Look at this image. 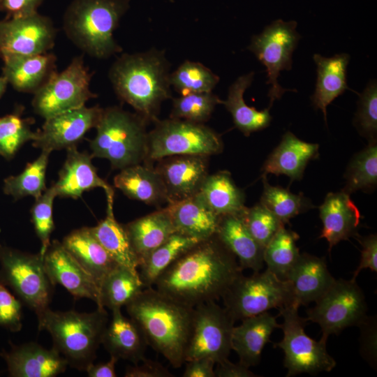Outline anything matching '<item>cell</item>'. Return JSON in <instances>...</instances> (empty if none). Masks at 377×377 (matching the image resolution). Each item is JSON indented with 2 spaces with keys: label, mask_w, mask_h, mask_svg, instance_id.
Wrapping results in <instances>:
<instances>
[{
  "label": "cell",
  "mask_w": 377,
  "mask_h": 377,
  "mask_svg": "<svg viewBox=\"0 0 377 377\" xmlns=\"http://www.w3.org/2000/svg\"><path fill=\"white\" fill-rule=\"evenodd\" d=\"M376 110L377 84L376 80H371L363 92L360 94L358 108L355 119L359 131L371 140H374L377 132Z\"/></svg>",
  "instance_id": "cell-47"
},
{
  "label": "cell",
  "mask_w": 377,
  "mask_h": 377,
  "mask_svg": "<svg viewBox=\"0 0 377 377\" xmlns=\"http://www.w3.org/2000/svg\"><path fill=\"white\" fill-rule=\"evenodd\" d=\"M359 327L361 328L362 337L361 353L364 358L374 364V358H376V329L374 319L367 316Z\"/></svg>",
  "instance_id": "cell-52"
},
{
  "label": "cell",
  "mask_w": 377,
  "mask_h": 377,
  "mask_svg": "<svg viewBox=\"0 0 377 377\" xmlns=\"http://www.w3.org/2000/svg\"><path fill=\"white\" fill-rule=\"evenodd\" d=\"M319 210L323 223L319 238L327 241L329 251L339 242L357 235L361 215L349 193H329Z\"/></svg>",
  "instance_id": "cell-22"
},
{
  "label": "cell",
  "mask_w": 377,
  "mask_h": 377,
  "mask_svg": "<svg viewBox=\"0 0 377 377\" xmlns=\"http://www.w3.org/2000/svg\"><path fill=\"white\" fill-rule=\"evenodd\" d=\"M170 66L164 52L153 48L122 54L108 76L117 96L148 124L158 119L162 103L172 97Z\"/></svg>",
  "instance_id": "cell-3"
},
{
  "label": "cell",
  "mask_w": 377,
  "mask_h": 377,
  "mask_svg": "<svg viewBox=\"0 0 377 377\" xmlns=\"http://www.w3.org/2000/svg\"><path fill=\"white\" fill-rule=\"evenodd\" d=\"M57 29L52 21L38 13L0 20V59L49 52Z\"/></svg>",
  "instance_id": "cell-15"
},
{
  "label": "cell",
  "mask_w": 377,
  "mask_h": 377,
  "mask_svg": "<svg viewBox=\"0 0 377 377\" xmlns=\"http://www.w3.org/2000/svg\"><path fill=\"white\" fill-rule=\"evenodd\" d=\"M197 195L219 216L239 214L246 208L244 194L228 171L208 175Z\"/></svg>",
  "instance_id": "cell-35"
},
{
  "label": "cell",
  "mask_w": 377,
  "mask_h": 377,
  "mask_svg": "<svg viewBox=\"0 0 377 377\" xmlns=\"http://www.w3.org/2000/svg\"><path fill=\"white\" fill-rule=\"evenodd\" d=\"M276 318L266 311L244 318L239 325L233 327L231 348L238 355L240 364L249 368L258 364L272 333L281 328Z\"/></svg>",
  "instance_id": "cell-25"
},
{
  "label": "cell",
  "mask_w": 377,
  "mask_h": 377,
  "mask_svg": "<svg viewBox=\"0 0 377 377\" xmlns=\"http://www.w3.org/2000/svg\"><path fill=\"white\" fill-rule=\"evenodd\" d=\"M145 162L121 170L114 178V186L129 198L149 205L168 203L166 193L158 172Z\"/></svg>",
  "instance_id": "cell-31"
},
{
  "label": "cell",
  "mask_w": 377,
  "mask_h": 377,
  "mask_svg": "<svg viewBox=\"0 0 377 377\" xmlns=\"http://www.w3.org/2000/svg\"><path fill=\"white\" fill-rule=\"evenodd\" d=\"M91 155L80 152L75 147L67 149V157L57 182L53 185L57 196L80 198L85 191L102 188L107 200H114V190L97 174L91 163Z\"/></svg>",
  "instance_id": "cell-20"
},
{
  "label": "cell",
  "mask_w": 377,
  "mask_h": 377,
  "mask_svg": "<svg viewBox=\"0 0 377 377\" xmlns=\"http://www.w3.org/2000/svg\"><path fill=\"white\" fill-rule=\"evenodd\" d=\"M61 243L91 275L99 290L105 277L118 265L94 235L91 228L73 230Z\"/></svg>",
  "instance_id": "cell-29"
},
{
  "label": "cell",
  "mask_w": 377,
  "mask_h": 377,
  "mask_svg": "<svg viewBox=\"0 0 377 377\" xmlns=\"http://www.w3.org/2000/svg\"><path fill=\"white\" fill-rule=\"evenodd\" d=\"M318 144L304 142L287 132L265 162L263 176L286 175L291 181L300 179L309 161L318 155Z\"/></svg>",
  "instance_id": "cell-27"
},
{
  "label": "cell",
  "mask_w": 377,
  "mask_h": 377,
  "mask_svg": "<svg viewBox=\"0 0 377 377\" xmlns=\"http://www.w3.org/2000/svg\"><path fill=\"white\" fill-rule=\"evenodd\" d=\"M165 208L177 232L199 240L216 233L220 216L212 211L198 195L168 203Z\"/></svg>",
  "instance_id": "cell-28"
},
{
  "label": "cell",
  "mask_w": 377,
  "mask_h": 377,
  "mask_svg": "<svg viewBox=\"0 0 377 377\" xmlns=\"http://www.w3.org/2000/svg\"><path fill=\"white\" fill-rule=\"evenodd\" d=\"M57 196L52 185L36 199L31 210L34 230L41 243L39 253L43 257L50 244V236L54 229L52 207L54 200Z\"/></svg>",
  "instance_id": "cell-45"
},
{
  "label": "cell",
  "mask_w": 377,
  "mask_h": 377,
  "mask_svg": "<svg viewBox=\"0 0 377 377\" xmlns=\"http://www.w3.org/2000/svg\"><path fill=\"white\" fill-rule=\"evenodd\" d=\"M92 73L83 56L74 57L62 71L53 74L34 94V112L47 119L62 112L85 105L97 95L90 90Z\"/></svg>",
  "instance_id": "cell-11"
},
{
  "label": "cell",
  "mask_w": 377,
  "mask_h": 377,
  "mask_svg": "<svg viewBox=\"0 0 377 377\" xmlns=\"http://www.w3.org/2000/svg\"><path fill=\"white\" fill-rule=\"evenodd\" d=\"M103 110L98 105H84L45 119L41 129L36 132L34 147L50 153L75 147L91 128L96 126Z\"/></svg>",
  "instance_id": "cell-16"
},
{
  "label": "cell",
  "mask_w": 377,
  "mask_h": 377,
  "mask_svg": "<svg viewBox=\"0 0 377 377\" xmlns=\"http://www.w3.org/2000/svg\"><path fill=\"white\" fill-rule=\"evenodd\" d=\"M148 132L147 154L151 163L177 155L209 156L222 151L221 135L204 124L170 118L158 119Z\"/></svg>",
  "instance_id": "cell-7"
},
{
  "label": "cell",
  "mask_w": 377,
  "mask_h": 377,
  "mask_svg": "<svg viewBox=\"0 0 377 377\" xmlns=\"http://www.w3.org/2000/svg\"><path fill=\"white\" fill-rule=\"evenodd\" d=\"M299 235L282 225L264 249V263L269 270L286 280L300 253L296 242Z\"/></svg>",
  "instance_id": "cell-38"
},
{
  "label": "cell",
  "mask_w": 377,
  "mask_h": 377,
  "mask_svg": "<svg viewBox=\"0 0 377 377\" xmlns=\"http://www.w3.org/2000/svg\"><path fill=\"white\" fill-rule=\"evenodd\" d=\"M45 272L53 286L64 287L75 298H88L101 309L100 290L91 275L57 239L43 256Z\"/></svg>",
  "instance_id": "cell-17"
},
{
  "label": "cell",
  "mask_w": 377,
  "mask_h": 377,
  "mask_svg": "<svg viewBox=\"0 0 377 377\" xmlns=\"http://www.w3.org/2000/svg\"><path fill=\"white\" fill-rule=\"evenodd\" d=\"M241 274L237 258L214 234L184 253L154 285L162 293L194 307L221 298Z\"/></svg>",
  "instance_id": "cell-1"
},
{
  "label": "cell",
  "mask_w": 377,
  "mask_h": 377,
  "mask_svg": "<svg viewBox=\"0 0 377 377\" xmlns=\"http://www.w3.org/2000/svg\"><path fill=\"white\" fill-rule=\"evenodd\" d=\"M200 241L177 232L173 233L140 263L138 270L145 288L154 285L177 258Z\"/></svg>",
  "instance_id": "cell-36"
},
{
  "label": "cell",
  "mask_w": 377,
  "mask_h": 377,
  "mask_svg": "<svg viewBox=\"0 0 377 377\" xmlns=\"http://www.w3.org/2000/svg\"><path fill=\"white\" fill-rule=\"evenodd\" d=\"M298 308L290 304L279 309L283 318L281 325L283 338L275 344V347L283 350V364L288 369L286 376L331 371L335 367L336 362L327 353L326 342L317 341L305 333L307 320L299 316Z\"/></svg>",
  "instance_id": "cell-10"
},
{
  "label": "cell",
  "mask_w": 377,
  "mask_h": 377,
  "mask_svg": "<svg viewBox=\"0 0 377 377\" xmlns=\"http://www.w3.org/2000/svg\"><path fill=\"white\" fill-rule=\"evenodd\" d=\"M155 169L165 187L168 203L196 195L208 176V156L177 155L161 158Z\"/></svg>",
  "instance_id": "cell-18"
},
{
  "label": "cell",
  "mask_w": 377,
  "mask_h": 377,
  "mask_svg": "<svg viewBox=\"0 0 377 377\" xmlns=\"http://www.w3.org/2000/svg\"><path fill=\"white\" fill-rule=\"evenodd\" d=\"M8 81L3 75L0 76V98L5 93L6 88L8 87Z\"/></svg>",
  "instance_id": "cell-56"
},
{
  "label": "cell",
  "mask_w": 377,
  "mask_h": 377,
  "mask_svg": "<svg viewBox=\"0 0 377 377\" xmlns=\"http://www.w3.org/2000/svg\"><path fill=\"white\" fill-rule=\"evenodd\" d=\"M32 119H24L20 113L0 117V155L10 159L27 142L34 141L36 132L31 129Z\"/></svg>",
  "instance_id": "cell-44"
},
{
  "label": "cell",
  "mask_w": 377,
  "mask_h": 377,
  "mask_svg": "<svg viewBox=\"0 0 377 377\" xmlns=\"http://www.w3.org/2000/svg\"><path fill=\"white\" fill-rule=\"evenodd\" d=\"M313 59L316 64L317 79L311 99L313 107L322 110L326 121L327 105L349 89L347 66L350 55L341 53L332 57H325L315 54Z\"/></svg>",
  "instance_id": "cell-30"
},
{
  "label": "cell",
  "mask_w": 377,
  "mask_h": 377,
  "mask_svg": "<svg viewBox=\"0 0 377 377\" xmlns=\"http://www.w3.org/2000/svg\"><path fill=\"white\" fill-rule=\"evenodd\" d=\"M128 7V0H73L64 13V31L83 52L107 59L122 51L113 33Z\"/></svg>",
  "instance_id": "cell-4"
},
{
  "label": "cell",
  "mask_w": 377,
  "mask_h": 377,
  "mask_svg": "<svg viewBox=\"0 0 377 377\" xmlns=\"http://www.w3.org/2000/svg\"><path fill=\"white\" fill-rule=\"evenodd\" d=\"M215 377H255L256 375L249 368L240 364H234L226 359L216 364Z\"/></svg>",
  "instance_id": "cell-54"
},
{
  "label": "cell",
  "mask_w": 377,
  "mask_h": 377,
  "mask_svg": "<svg viewBox=\"0 0 377 377\" xmlns=\"http://www.w3.org/2000/svg\"><path fill=\"white\" fill-rule=\"evenodd\" d=\"M22 302L0 281V326L11 332L22 329Z\"/></svg>",
  "instance_id": "cell-48"
},
{
  "label": "cell",
  "mask_w": 377,
  "mask_h": 377,
  "mask_svg": "<svg viewBox=\"0 0 377 377\" xmlns=\"http://www.w3.org/2000/svg\"><path fill=\"white\" fill-rule=\"evenodd\" d=\"M113 201L107 200L105 217L91 230L112 258L121 266L138 273L140 260L134 251L124 225L119 223L113 213Z\"/></svg>",
  "instance_id": "cell-33"
},
{
  "label": "cell",
  "mask_w": 377,
  "mask_h": 377,
  "mask_svg": "<svg viewBox=\"0 0 377 377\" xmlns=\"http://www.w3.org/2000/svg\"><path fill=\"white\" fill-rule=\"evenodd\" d=\"M0 356L12 377H54L68 365L54 347L46 349L36 342L12 344L10 350L1 352Z\"/></svg>",
  "instance_id": "cell-19"
},
{
  "label": "cell",
  "mask_w": 377,
  "mask_h": 377,
  "mask_svg": "<svg viewBox=\"0 0 377 377\" xmlns=\"http://www.w3.org/2000/svg\"><path fill=\"white\" fill-rule=\"evenodd\" d=\"M110 356L139 363L148 346L138 325L123 315L121 309L112 310V318L104 331L102 343Z\"/></svg>",
  "instance_id": "cell-24"
},
{
  "label": "cell",
  "mask_w": 377,
  "mask_h": 377,
  "mask_svg": "<svg viewBox=\"0 0 377 377\" xmlns=\"http://www.w3.org/2000/svg\"><path fill=\"white\" fill-rule=\"evenodd\" d=\"M50 152L42 151L40 155L32 163L27 165L17 175L9 176L3 181L5 194L15 200L31 195L38 198L46 190L45 172Z\"/></svg>",
  "instance_id": "cell-39"
},
{
  "label": "cell",
  "mask_w": 377,
  "mask_h": 377,
  "mask_svg": "<svg viewBox=\"0 0 377 377\" xmlns=\"http://www.w3.org/2000/svg\"><path fill=\"white\" fill-rule=\"evenodd\" d=\"M219 81L218 75L199 62L185 61L170 74V83L181 95L212 92Z\"/></svg>",
  "instance_id": "cell-41"
},
{
  "label": "cell",
  "mask_w": 377,
  "mask_h": 377,
  "mask_svg": "<svg viewBox=\"0 0 377 377\" xmlns=\"http://www.w3.org/2000/svg\"><path fill=\"white\" fill-rule=\"evenodd\" d=\"M2 61V75L20 92L34 94L57 72V57L51 52L10 56Z\"/></svg>",
  "instance_id": "cell-23"
},
{
  "label": "cell",
  "mask_w": 377,
  "mask_h": 377,
  "mask_svg": "<svg viewBox=\"0 0 377 377\" xmlns=\"http://www.w3.org/2000/svg\"><path fill=\"white\" fill-rule=\"evenodd\" d=\"M147 121L113 106L103 109L90 142L92 157L108 159L113 168H123L145 161L147 154Z\"/></svg>",
  "instance_id": "cell-6"
},
{
  "label": "cell",
  "mask_w": 377,
  "mask_h": 377,
  "mask_svg": "<svg viewBox=\"0 0 377 377\" xmlns=\"http://www.w3.org/2000/svg\"><path fill=\"white\" fill-rule=\"evenodd\" d=\"M225 309L236 322L268 310L294 304L289 283L266 269L250 276L241 274L223 295Z\"/></svg>",
  "instance_id": "cell-8"
},
{
  "label": "cell",
  "mask_w": 377,
  "mask_h": 377,
  "mask_svg": "<svg viewBox=\"0 0 377 377\" xmlns=\"http://www.w3.org/2000/svg\"><path fill=\"white\" fill-rule=\"evenodd\" d=\"M39 330H47L53 346L71 365L85 370L94 362L109 321L105 308L91 313L56 311L49 307L37 316Z\"/></svg>",
  "instance_id": "cell-5"
},
{
  "label": "cell",
  "mask_w": 377,
  "mask_h": 377,
  "mask_svg": "<svg viewBox=\"0 0 377 377\" xmlns=\"http://www.w3.org/2000/svg\"><path fill=\"white\" fill-rule=\"evenodd\" d=\"M124 227L140 263L176 232L165 207L136 219Z\"/></svg>",
  "instance_id": "cell-32"
},
{
  "label": "cell",
  "mask_w": 377,
  "mask_h": 377,
  "mask_svg": "<svg viewBox=\"0 0 377 377\" xmlns=\"http://www.w3.org/2000/svg\"><path fill=\"white\" fill-rule=\"evenodd\" d=\"M118 360L117 358L110 356L108 362L96 364L91 363L85 371L89 377H116L115 366Z\"/></svg>",
  "instance_id": "cell-55"
},
{
  "label": "cell",
  "mask_w": 377,
  "mask_h": 377,
  "mask_svg": "<svg viewBox=\"0 0 377 377\" xmlns=\"http://www.w3.org/2000/svg\"><path fill=\"white\" fill-rule=\"evenodd\" d=\"M43 0H0V10L6 18L20 17L38 13Z\"/></svg>",
  "instance_id": "cell-51"
},
{
  "label": "cell",
  "mask_w": 377,
  "mask_h": 377,
  "mask_svg": "<svg viewBox=\"0 0 377 377\" xmlns=\"http://www.w3.org/2000/svg\"><path fill=\"white\" fill-rule=\"evenodd\" d=\"M234 323L225 308L216 301L194 306L185 362L205 357L217 364L228 359Z\"/></svg>",
  "instance_id": "cell-13"
},
{
  "label": "cell",
  "mask_w": 377,
  "mask_h": 377,
  "mask_svg": "<svg viewBox=\"0 0 377 377\" xmlns=\"http://www.w3.org/2000/svg\"><path fill=\"white\" fill-rule=\"evenodd\" d=\"M125 306L148 345L172 367H181L185 362L193 307L175 300L152 286L145 288Z\"/></svg>",
  "instance_id": "cell-2"
},
{
  "label": "cell",
  "mask_w": 377,
  "mask_h": 377,
  "mask_svg": "<svg viewBox=\"0 0 377 377\" xmlns=\"http://www.w3.org/2000/svg\"><path fill=\"white\" fill-rule=\"evenodd\" d=\"M346 185L344 191L348 193L357 190H369L377 183V145L376 140L356 154L346 170Z\"/></svg>",
  "instance_id": "cell-42"
},
{
  "label": "cell",
  "mask_w": 377,
  "mask_h": 377,
  "mask_svg": "<svg viewBox=\"0 0 377 377\" xmlns=\"http://www.w3.org/2000/svg\"><path fill=\"white\" fill-rule=\"evenodd\" d=\"M0 281L37 316L49 307L54 286L40 253L32 254L0 244Z\"/></svg>",
  "instance_id": "cell-9"
},
{
  "label": "cell",
  "mask_w": 377,
  "mask_h": 377,
  "mask_svg": "<svg viewBox=\"0 0 377 377\" xmlns=\"http://www.w3.org/2000/svg\"><path fill=\"white\" fill-rule=\"evenodd\" d=\"M241 214L220 216L215 234L238 258L242 270L260 272L264 266V248L249 232Z\"/></svg>",
  "instance_id": "cell-26"
},
{
  "label": "cell",
  "mask_w": 377,
  "mask_h": 377,
  "mask_svg": "<svg viewBox=\"0 0 377 377\" xmlns=\"http://www.w3.org/2000/svg\"><path fill=\"white\" fill-rule=\"evenodd\" d=\"M286 281L290 284L293 304L300 307L316 302L335 279L329 272L325 258L303 253L300 254Z\"/></svg>",
  "instance_id": "cell-21"
},
{
  "label": "cell",
  "mask_w": 377,
  "mask_h": 377,
  "mask_svg": "<svg viewBox=\"0 0 377 377\" xmlns=\"http://www.w3.org/2000/svg\"><path fill=\"white\" fill-rule=\"evenodd\" d=\"M241 214L249 232L264 249L283 225L261 203L251 208L246 207Z\"/></svg>",
  "instance_id": "cell-46"
},
{
  "label": "cell",
  "mask_w": 377,
  "mask_h": 377,
  "mask_svg": "<svg viewBox=\"0 0 377 377\" xmlns=\"http://www.w3.org/2000/svg\"><path fill=\"white\" fill-rule=\"evenodd\" d=\"M362 246L361 259L360 265L354 272L352 280L355 281L359 273L364 269H370L377 272V237L376 235H369L357 238Z\"/></svg>",
  "instance_id": "cell-49"
},
{
  "label": "cell",
  "mask_w": 377,
  "mask_h": 377,
  "mask_svg": "<svg viewBox=\"0 0 377 377\" xmlns=\"http://www.w3.org/2000/svg\"><path fill=\"white\" fill-rule=\"evenodd\" d=\"M295 21L284 22L276 20L258 35L252 36L248 49L266 67L269 89V108L274 101L280 99L287 91L278 82L281 71L292 68V56L301 38L296 30Z\"/></svg>",
  "instance_id": "cell-14"
},
{
  "label": "cell",
  "mask_w": 377,
  "mask_h": 377,
  "mask_svg": "<svg viewBox=\"0 0 377 377\" xmlns=\"http://www.w3.org/2000/svg\"><path fill=\"white\" fill-rule=\"evenodd\" d=\"M221 103L212 91L181 95L172 101L170 118L204 124L211 117L216 105Z\"/></svg>",
  "instance_id": "cell-43"
},
{
  "label": "cell",
  "mask_w": 377,
  "mask_h": 377,
  "mask_svg": "<svg viewBox=\"0 0 377 377\" xmlns=\"http://www.w3.org/2000/svg\"><path fill=\"white\" fill-rule=\"evenodd\" d=\"M141 364L128 366L124 374L126 377H172L173 375L161 363L144 358Z\"/></svg>",
  "instance_id": "cell-50"
},
{
  "label": "cell",
  "mask_w": 377,
  "mask_h": 377,
  "mask_svg": "<svg viewBox=\"0 0 377 377\" xmlns=\"http://www.w3.org/2000/svg\"><path fill=\"white\" fill-rule=\"evenodd\" d=\"M253 77V72L239 76L230 86L227 99L221 103L231 114L235 127L246 136L265 128L272 120L269 107L259 111L244 101V94L251 86Z\"/></svg>",
  "instance_id": "cell-34"
},
{
  "label": "cell",
  "mask_w": 377,
  "mask_h": 377,
  "mask_svg": "<svg viewBox=\"0 0 377 377\" xmlns=\"http://www.w3.org/2000/svg\"><path fill=\"white\" fill-rule=\"evenodd\" d=\"M260 203L283 225L290 219L312 207L302 195L294 194L281 186L270 185L263 176V191Z\"/></svg>",
  "instance_id": "cell-40"
},
{
  "label": "cell",
  "mask_w": 377,
  "mask_h": 377,
  "mask_svg": "<svg viewBox=\"0 0 377 377\" xmlns=\"http://www.w3.org/2000/svg\"><path fill=\"white\" fill-rule=\"evenodd\" d=\"M315 302V306L306 311V319L320 325V340L324 342L330 335L339 334L346 327L359 326L367 317L364 293L352 279H335Z\"/></svg>",
  "instance_id": "cell-12"
},
{
  "label": "cell",
  "mask_w": 377,
  "mask_h": 377,
  "mask_svg": "<svg viewBox=\"0 0 377 377\" xmlns=\"http://www.w3.org/2000/svg\"><path fill=\"white\" fill-rule=\"evenodd\" d=\"M145 288L139 274L116 265L105 277L100 287L101 309H121L133 300Z\"/></svg>",
  "instance_id": "cell-37"
},
{
  "label": "cell",
  "mask_w": 377,
  "mask_h": 377,
  "mask_svg": "<svg viewBox=\"0 0 377 377\" xmlns=\"http://www.w3.org/2000/svg\"><path fill=\"white\" fill-rule=\"evenodd\" d=\"M186 364L183 377H215V362L209 358H198L188 360Z\"/></svg>",
  "instance_id": "cell-53"
}]
</instances>
